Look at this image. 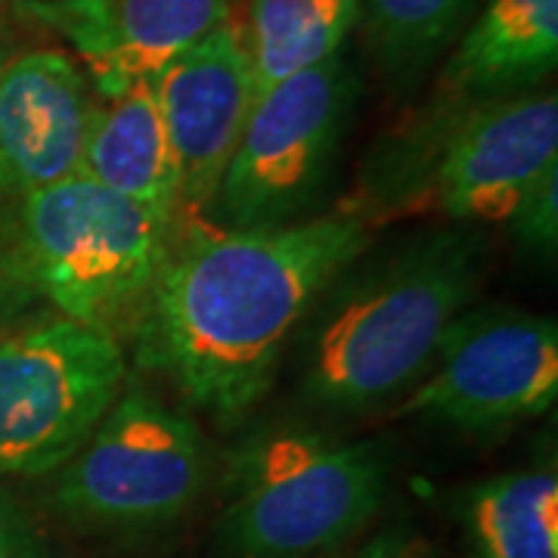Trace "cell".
Returning <instances> with one entry per match:
<instances>
[{
    "label": "cell",
    "instance_id": "obj_9",
    "mask_svg": "<svg viewBox=\"0 0 558 558\" xmlns=\"http://www.w3.org/2000/svg\"><path fill=\"white\" fill-rule=\"evenodd\" d=\"M556 165V94L484 100L444 140L432 199L447 218L502 223Z\"/></svg>",
    "mask_w": 558,
    "mask_h": 558
},
{
    "label": "cell",
    "instance_id": "obj_14",
    "mask_svg": "<svg viewBox=\"0 0 558 558\" xmlns=\"http://www.w3.org/2000/svg\"><path fill=\"white\" fill-rule=\"evenodd\" d=\"M558 62V0H487L447 62L459 97H494L546 78Z\"/></svg>",
    "mask_w": 558,
    "mask_h": 558
},
{
    "label": "cell",
    "instance_id": "obj_20",
    "mask_svg": "<svg viewBox=\"0 0 558 558\" xmlns=\"http://www.w3.org/2000/svg\"><path fill=\"white\" fill-rule=\"evenodd\" d=\"M357 558H416L413 556V543L398 534V531H391V534H381L376 537Z\"/></svg>",
    "mask_w": 558,
    "mask_h": 558
},
{
    "label": "cell",
    "instance_id": "obj_3",
    "mask_svg": "<svg viewBox=\"0 0 558 558\" xmlns=\"http://www.w3.org/2000/svg\"><path fill=\"white\" fill-rule=\"evenodd\" d=\"M171 230L174 218L72 174L22 199L20 270L62 317L116 339L137 329Z\"/></svg>",
    "mask_w": 558,
    "mask_h": 558
},
{
    "label": "cell",
    "instance_id": "obj_21",
    "mask_svg": "<svg viewBox=\"0 0 558 558\" xmlns=\"http://www.w3.org/2000/svg\"><path fill=\"white\" fill-rule=\"evenodd\" d=\"M10 299H13V292H10V270H3V260H0V319L7 317V311H10Z\"/></svg>",
    "mask_w": 558,
    "mask_h": 558
},
{
    "label": "cell",
    "instance_id": "obj_19",
    "mask_svg": "<svg viewBox=\"0 0 558 558\" xmlns=\"http://www.w3.org/2000/svg\"><path fill=\"white\" fill-rule=\"evenodd\" d=\"M0 558H57L35 521L16 499L0 490Z\"/></svg>",
    "mask_w": 558,
    "mask_h": 558
},
{
    "label": "cell",
    "instance_id": "obj_11",
    "mask_svg": "<svg viewBox=\"0 0 558 558\" xmlns=\"http://www.w3.org/2000/svg\"><path fill=\"white\" fill-rule=\"evenodd\" d=\"M28 10L75 47L109 100L230 20L233 0H28Z\"/></svg>",
    "mask_w": 558,
    "mask_h": 558
},
{
    "label": "cell",
    "instance_id": "obj_2",
    "mask_svg": "<svg viewBox=\"0 0 558 558\" xmlns=\"http://www.w3.org/2000/svg\"><path fill=\"white\" fill-rule=\"evenodd\" d=\"M469 236H438L354 282L317 326L304 391L319 407H369L428 369L478 286Z\"/></svg>",
    "mask_w": 558,
    "mask_h": 558
},
{
    "label": "cell",
    "instance_id": "obj_17",
    "mask_svg": "<svg viewBox=\"0 0 558 558\" xmlns=\"http://www.w3.org/2000/svg\"><path fill=\"white\" fill-rule=\"evenodd\" d=\"M366 3V35L391 72L432 62L457 38L481 0H360Z\"/></svg>",
    "mask_w": 558,
    "mask_h": 558
},
{
    "label": "cell",
    "instance_id": "obj_13",
    "mask_svg": "<svg viewBox=\"0 0 558 558\" xmlns=\"http://www.w3.org/2000/svg\"><path fill=\"white\" fill-rule=\"evenodd\" d=\"M81 178L178 220L180 174L153 81L131 84L94 106L78 165Z\"/></svg>",
    "mask_w": 558,
    "mask_h": 558
},
{
    "label": "cell",
    "instance_id": "obj_12",
    "mask_svg": "<svg viewBox=\"0 0 558 558\" xmlns=\"http://www.w3.org/2000/svg\"><path fill=\"white\" fill-rule=\"evenodd\" d=\"M90 90L62 50H28L0 69V196H32L78 174Z\"/></svg>",
    "mask_w": 558,
    "mask_h": 558
},
{
    "label": "cell",
    "instance_id": "obj_18",
    "mask_svg": "<svg viewBox=\"0 0 558 558\" xmlns=\"http://www.w3.org/2000/svg\"><path fill=\"white\" fill-rule=\"evenodd\" d=\"M512 230L531 248H556L558 240V165L524 193L512 211Z\"/></svg>",
    "mask_w": 558,
    "mask_h": 558
},
{
    "label": "cell",
    "instance_id": "obj_4",
    "mask_svg": "<svg viewBox=\"0 0 558 558\" xmlns=\"http://www.w3.org/2000/svg\"><path fill=\"white\" fill-rule=\"evenodd\" d=\"M381 494L385 465L369 444L270 432L233 462L218 543L230 558H307L354 537Z\"/></svg>",
    "mask_w": 558,
    "mask_h": 558
},
{
    "label": "cell",
    "instance_id": "obj_7",
    "mask_svg": "<svg viewBox=\"0 0 558 558\" xmlns=\"http://www.w3.org/2000/svg\"><path fill=\"white\" fill-rule=\"evenodd\" d=\"M348 94L344 62L332 57L255 100L211 202L227 230L279 227L314 196L336 153Z\"/></svg>",
    "mask_w": 558,
    "mask_h": 558
},
{
    "label": "cell",
    "instance_id": "obj_8",
    "mask_svg": "<svg viewBox=\"0 0 558 558\" xmlns=\"http://www.w3.org/2000/svg\"><path fill=\"white\" fill-rule=\"evenodd\" d=\"M558 395V329L527 314L459 317L413 388L403 413L438 416L459 428H497L546 413Z\"/></svg>",
    "mask_w": 558,
    "mask_h": 558
},
{
    "label": "cell",
    "instance_id": "obj_5",
    "mask_svg": "<svg viewBox=\"0 0 558 558\" xmlns=\"http://www.w3.org/2000/svg\"><path fill=\"white\" fill-rule=\"evenodd\" d=\"M205 475L199 428L149 391H128L62 462L53 497L78 524L134 531L180 519Z\"/></svg>",
    "mask_w": 558,
    "mask_h": 558
},
{
    "label": "cell",
    "instance_id": "obj_1",
    "mask_svg": "<svg viewBox=\"0 0 558 558\" xmlns=\"http://www.w3.org/2000/svg\"><path fill=\"white\" fill-rule=\"evenodd\" d=\"M354 218L193 230L171 248L137 323L140 360L218 416H240L323 289L366 252Z\"/></svg>",
    "mask_w": 558,
    "mask_h": 558
},
{
    "label": "cell",
    "instance_id": "obj_6",
    "mask_svg": "<svg viewBox=\"0 0 558 558\" xmlns=\"http://www.w3.org/2000/svg\"><path fill=\"white\" fill-rule=\"evenodd\" d=\"M124 381L119 341L50 319L0 341V475L57 472Z\"/></svg>",
    "mask_w": 558,
    "mask_h": 558
},
{
    "label": "cell",
    "instance_id": "obj_10",
    "mask_svg": "<svg viewBox=\"0 0 558 558\" xmlns=\"http://www.w3.org/2000/svg\"><path fill=\"white\" fill-rule=\"evenodd\" d=\"M180 174V208H211L255 106L242 25L220 22L153 78Z\"/></svg>",
    "mask_w": 558,
    "mask_h": 558
},
{
    "label": "cell",
    "instance_id": "obj_15",
    "mask_svg": "<svg viewBox=\"0 0 558 558\" xmlns=\"http://www.w3.org/2000/svg\"><path fill=\"white\" fill-rule=\"evenodd\" d=\"M360 0H252L242 28L255 100L282 81L339 57L360 20Z\"/></svg>",
    "mask_w": 558,
    "mask_h": 558
},
{
    "label": "cell",
    "instance_id": "obj_16",
    "mask_svg": "<svg viewBox=\"0 0 558 558\" xmlns=\"http://www.w3.org/2000/svg\"><path fill=\"white\" fill-rule=\"evenodd\" d=\"M484 558H558L556 472H512L487 481L472 499Z\"/></svg>",
    "mask_w": 558,
    "mask_h": 558
}]
</instances>
